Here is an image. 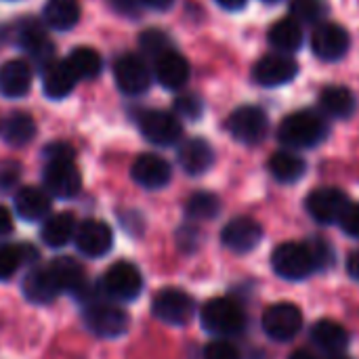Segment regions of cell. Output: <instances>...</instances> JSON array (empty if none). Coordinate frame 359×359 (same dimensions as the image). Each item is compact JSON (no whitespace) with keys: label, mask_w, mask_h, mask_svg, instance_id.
I'll return each mask as SVG.
<instances>
[{"label":"cell","mask_w":359,"mask_h":359,"mask_svg":"<svg viewBox=\"0 0 359 359\" xmlns=\"http://www.w3.org/2000/svg\"><path fill=\"white\" fill-rule=\"evenodd\" d=\"M320 105L332 118H349L355 111L358 101H355V95L347 86L334 84V86H326L322 90Z\"/></svg>","instance_id":"obj_29"},{"label":"cell","mask_w":359,"mask_h":359,"mask_svg":"<svg viewBox=\"0 0 359 359\" xmlns=\"http://www.w3.org/2000/svg\"><path fill=\"white\" fill-rule=\"evenodd\" d=\"M305 206H307V212L318 223L332 225V223H339L345 208L349 206V200H347L345 191H341L339 187H320V189L311 191Z\"/></svg>","instance_id":"obj_11"},{"label":"cell","mask_w":359,"mask_h":359,"mask_svg":"<svg viewBox=\"0 0 359 359\" xmlns=\"http://www.w3.org/2000/svg\"><path fill=\"white\" fill-rule=\"evenodd\" d=\"M151 311L160 322L168 326H185L194 318L196 305L187 292L179 288H166L156 294L151 303Z\"/></svg>","instance_id":"obj_7"},{"label":"cell","mask_w":359,"mask_h":359,"mask_svg":"<svg viewBox=\"0 0 359 359\" xmlns=\"http://www.w3.org/2000/svg\"><path fill=\"white\" fill-rule=\"evenodd\" d=\"M221 210V202L215 194L210 191H198L194 194L187 204H185V212L189 219L194 221H206V219H215Z\"/></svg>","instance_id":"obj_35"},{"label":"cell","mask_w":359,"mask_h":359,"mask_svg":"<svg viewBox=\"0 0 359 359\" xmlns=\"http://www.w3.org/2000/svg\"><path fill=\"white\" fill-rule=\"evenodd\" d=\"M175 111L187 120H198L204 114V103L198 95H181L175 101Z\"/></svg>","instance_id":"obj_38"},{"label":"cell","mask_w":359,"mask_h":359,"mask_svg":"<svg viewBox=\"0 0 359 359\" xmlns=\"http://www.w3.org/2000/svg\"><path fill=\"white\" fill-rule=\"evenodd\" d=\"M69 67L74 69L78 80H95L103 69L101 55L90 46H76L67 57Z\"/></svg>","instance_id":"obj_32"},{"label":"cell","mask_w":359,"mask_h":359,"mask_svg":"<svg viewBox=\"0 0 359 359\" xmlns=\"http://www.w3.org/2000/svg\"><path fill=\"white\" fill-rule=\"evenodd\" d=\"M139 128L149 143L164 145V147L175 145L183 135V126H181L179 118L170 111H164V109L143 111L139 116Z\"/></svg>","instance_id":"obj_9"},{"label":"cell","mask_w":359,"mask_h":359,"mask_svg":"<svg viewBox=\"0 0 359 359\" xmlns=\"http://www.w3.org/2000/svg\"><path fill=\"white\" fill-rule=\"evenodd\" d=\"M15 210L23 221H42L50 215V196L38 187H23L15 196Z\"/></svg>","instance_id":"obj_24"},{"label":"cell","mask_w":359,"mask_h":359,"mask_svg":"<svg viewBox=\"0 0 359 359\" xmlns=\"http://www.w3.org/2000/svg\"><path fill=\"white\" fill-rule=\"evenodd\" d=\"M311 341L326 353L339 355L341 351L347 349L349 345V334L347 330L334 322V320H320L313 328H311Z\"/></svg>","instance_id":"obj_28"},{"label":"cell","mask_w":359,"mask_h":359,"mask_svg":"<svg viewBox=\"0 0 359 359\" xmlns=\"http://www.w3.org/2000/svg\"><path fill=\"white\" fill-rule=\"evenodd\" d=\"M265 2H280V0H265Z\"/></svg>","instance_id":"obj_51"},{"label":"cell","mask_w":359,"mask_h":359,"mask_svg":"<svg viewBox=\"0 0 359 359\" xmlns=\"http://www.w3.org/2000/svg\"><path fill=\"white\" fill-rule=\"evenodd\" d=\"M76 248L88 257V259H99L111 250L114 244V233L107 223L97 221V219H86L84 223L78 225L76 236H74Z\"/></svg>","instance_id":"obj_12"},{"label":"cell","mask_w":359,"mask_h":359,"mask_svg":"<svg viewBox=\"0 0 359 359\" xmlns=\"http://www.w3.org/2000/svg\"><path fill=\"white\" fill-rule=\"evenodd\" d=\"M288 359H318L313 353H309V351H305V349H299V351H294L292 355Z\"/></svg>","instance_id":"obj_49"},{"label":"cell","mask_w":359,"mask_h":359,"mask_svg":"<svg viewBox=\"0 0 359 359\" xmlns=\"http://www.w3.org/2000/svg\"><path fill=\"white\" fill-rule=\"evenodd\" d=\"M349 32L339 23H322L313 32L311 48L324 61H339L349 50Z\"/></svg>","instance_id":"obj_13"},{"label":"cell","mask_w":359,"mask_h":359,"mask_svg":"<svg viewBox=\"0 0 359 359\" xmlns=\"http://www.w3.org/2000/svg\"><path fill=\"white\" fill-rule=\"evenodd\" d=\"M221 240L229 250L244 255L259 246V242L263 240V227L250 217H238L223 227Z\"/></svg>","instance_id":"obj_16"},{"label":"cell","mask_w":359,"mask_h":359,"mask_svg":"<svg viewBox=\"0 0 359 359\" xmlns=\"http://www.w3.org/2000/svg\"><path fill=\"white\" fill-rule=\"evenodd\" d=\"M143 288V278L137 265L128 261H118L114 263L101 278L99 290L114 301H135L141 294Z\"/></svg>","instance_id":"obj_5"},{"label":"cell","mask_w":359,"mask_h":359,"mask_svg":"<svg viewBox=\"0 0 359 359\" xmlns=\"http://www.w3.org/2000/svg\"><path fill=\"white\" fill-rule=\"evenodd\" d=\"M17 40L34 63L46 67L53 61V42L48 40L44 27L38 21L34 19L21 21L17 27Z\"/></svg>","instance_id":"obj_18"},{"label":"cell","mask_w":359,"mask_h":359,"mask_svg":"<svg viewBox=\"0 0 359 359\" xmlns=\"http://www.w3.org/2000/svg\"><path fill=\"white\" fill-rule=\"evenodd\" d=\"M269 128V120L261 107L255 105H242L227 118V130L229 135L246 145H255L265 139Z\"/></svg>","instance_id":"obj_6"},{"label":"cell","mask_w":359,"mask_h":359,"mask_svg":"<svg viewBox=\"0 0 359 359\" xmlns=\"http://www.w3.org/2000/svg\"><path fill=\"white\" fill-rule=\"evenodd\" d=\"M44 187L55 198H74L82 187V177L74 162H46L44 168Z\"/></svg>","instance_id":"obj_15"},{"label":"cell","mask_w":359,"mask_h":359,"mask_svg":"<svg viewBox=\"0 0 359 359\" xmlns=\"http://www.w3.org/2000/svg\"><path fill=\"white\" fill-rule=\"evenodd\" d=\"M19 181V164L4 162L0 164V189H11Z\"/></svg>","instance_id":"obj_43"},{"label":"cell","mask_w":359,"mask_h":359,"mask_svg":"<svg viewBox=\"0 0 359 359\" xmlns=\"http://www.w3.org/2000/svg\"><path fill=\"white\" fill-rule=\"evenodd\" d=\"M36 257L38 250L27 244H0V280H8L25 261H36Z\"/></svg>","instance_id":"obj_34"},{"label":"cell","mask_w":359,"mask_h":359,"mask_svg":"<svg viewBox=\"0 0 359 359\" xmlns=\"http://www.w3.org/2000/svg\"><path fill=\"white\" fill-rule=\"evenodd\" d=\"M42 19L50 29L67 32L80 21V4L78 0H48L42 8Z\"/></svg>","instance_id":"obj_26"},{"label":"cell","mask_w":359,"mask_h":359,"mask_svg":"<svg viewBox=\"0 0 359 359\" xmlns=\"http://www.w3.org/2000/svg\"><path fill=\"white\" fill-rule=\"evenodd\" d=\"M84 322L88 330L97 337L116 339L128 330V313L120 309L111 301H103L99 297H88L84 305Z\"/></svg>","instance_id":"obj_2"},{"label":"cell","mask_w":359,"mask_h":359,"mask_svg":"<svg viewBox=\"0 0 359 359\" xmlns=\"http://www.w3.org/2000/svg\"><path fill=\"white\" fill-rule=\"evenodd\" d=\"M271 267L280 278L290 282L305 280L316 271V263L309 252V246L299 242L280 244L271 255Z\"/></svg>","instance_id":"obj_4"},{"label":"cell","mask_w":359,"mask_h":359,"mask_svg":"<svg viewBox=\"0 0 359 359\" xmlns=\"http://www.w3.org/2000/svg\"><path fill=\"white\" fill-rule=\"evenodd\" d=\"M212 162H215V151L206 139L194 137L179 147V164L191 177L204 175L212 166Z\"/></svg>","instance_id":"obj_22"},{"label":"cell","mask_w":359,"mask_h":359,"mask_svg":"<svg viewBox=\"0 0 359 359\" xmlns=\"http://www.w3.org/2000/svg\"><path fill=\"white\" fill-rule=\"evenodd\" d=\"M328 135V124L326 120L309 109L294 111L286 116L280 124L278 139L292 149H307L320 145Z\"/></svg>","instance_id":"obj_1"},{"label":"cell","mask_w":359,"mask_h":359,"mask_svg":"<svg viewBox=\"0 0 359 359\" xmlns=\"http://www.w3.org/2000/svg\"><path fill=\"white\" fill-rule=\"evenodd\" d=\"M11 229H13V217H11V212L0 204V236L11 233Z\"/></svg>","instance_id":"obj_45"},{"label":"cell","mask_w":359,"mask_h":359,"mask_svg":"<svg viewBox=\"0 0 359 359\" xmlns=\"http://www.w3.org/2000/svg\"><path fill=\"white\" fill-rule=\"evenodd\" d=\"M2 137L8 145H27L34 137H36V122L32 116L23 114V111H15L11 114L4 124H2Z\"/></svg>","instance_id":"obj_33"},{"label":"cell","mask_w":359,"mask_h":359,"mask_svg":"<svg viewBox=\"0 0 359 359\" xmlns=\"http://www.w3.org/2000/svg\"><path fill=\"white\" fill-rule=\"evenodd\" d=\"M330 359H347V358H343V355L339 353V355H332V358H330Z\"/></svg>","instance_id":"obj_50"},{"label":"cell","mask_w":359,"mask_h":359,"mask_svg":"<svg viewBox=\"0 0 359 359\" xmlns=\"http://www.w3.org/2000/svg\"><path fill=\"white\" fill-rule=\"evenodd\" d=\"M154 74H156V80L164 88L179 90L187 84L191 69H189V61L172 48L160 55L158 59H154Z\"/></svg>","instance_id":"obj_19"},{"label":"cell","mask_w":359,"mask_h":359,"mask_svg":"<svg viewBox=\"0 0 359 359\" xmlns=\"http://www.w3.org/2000/svg\"><path fill=\"white\" fill-rule=\"evenodd\" d=\"M141 48L147 57H154L158 59L160 55L172 50V40L162 32V29H145L141 34Z\"/></svg>","instance_id":"obj_37"},{"label":"cell","mask_w":359,"mask_h":359,"mask_svg":"<svg viewBox=\"0 0 359 359\" xmlns=\"http://www.w3.org/2000/svg\"><path fill=\"white\" fill-rule=\"evenodd\" d=\"M328 6L324 0H292L290 13L299 23H318L326 15Z\"/></svg>","instance_id":"obj_36"},{"label":"cell","mask_w":359,"mask_h":359,"mask_svg":"<svg viewBox=\"0 0 359 359\" xmlns=\"http://www.w3.org/2000/svg\"><path fill=\"white\" fill-rule=\"evenodd\" d=\"M299 74V63L284 55H267L252 67V80L261 86H282L294 80Z\"/></svg>","instance_id":"obj_14"},{"label":"cell","mask_w":359,"mask_h":359,"mask_svg":"<svg viewBox=\"0 0 359 359\" xmlns=\"http://www.w3.org/2000/svg\"><path fill=\"white\" fill-rule=\"evenodd\" d=\"M76 82H78V78H76L74 69L69 67L67 59H63V61L53 59L42 72V90L48 99H55V101L65 99L74 90Z\"/></svg>","instance_id":"obj_21"},{"label":"cell","mask_w":359,"mask_h":359,"mask_svg":"<svg viewBox=\"0 0 359 359\" xmlns=\"http://www.w3.org/2000/svg\"><path fill=\"white\" fill-rule=\"evenodd\" d=\"M347 269H349V276L359 282V250H355V252L349 257V261H347Z\"/></svg>","instance_id":"obj_47"},{"label":"cell","mask_w":359,"mask_h":359,"mask_svg":"<svg viewBox=\"0 0 359 359\" xmlns=\"http://www.w3.org/2000/svg\"><path fill=\"white\" fill-rule=\"evenodd\" d=\"M339 225L347 236L359 240V204H349L345 208L343 217L339 219Z\"/></svg>","instance_id":"obj_42"},{"label":"cell","mask_w":359,"mask_h":359,"mask_svg":"<svg viewBox=\"0 0 359 359\" xmlns=\"http://www.w3.org/2000/svg\"><path fill=\"white\" fill-rule=\"evenodd\" d=\"M48 269L61 292H80L86 286L82 265L72 257H59L48 263Z\"/></svg>","instance_id":"obj_27"},{"label":"cell","mask_w":359,"mask_h":359,"mask_svg":"<svg viewBox=\"0 0 359 359\" xmlns=\"http://www.w3.org/2000/svg\"><path fill=\"white\" fill-rule=\"evenodd\" d=\"M309 246V252L313 257V263H316V269H326L328 265H332V248L326 240L322 238H313V242L307 244Z\"/></svg>","instance_id":"obj_40"},{"label":"cell","mask_w":359,"mask_h":359,"mask_svg":"<svg viewBox=\"0 0 359 359\" xmlns=\"http://www.w3.org/2000/svg\"><path fill=\"white\" fill-rule=\"evenodd\" d=\"M130 175L135 179L137 185L145 187V189H162L170 183V177H172V170H170V164L158 156V154H141L133 168H130Z\"/></svg>","instance_id":"obj_17"},{"label":"cell","mask_w":359,"mask_h":359,"mask_svg":"<svg viewBox=\"0 0 359 359\" xmlns=\"http://www.w3.org/2000/svg\"><path fill=\"white\" fill-rule=\"evenodd\" d=\"M269 42L273 48L282 50V53H294L301 48L303 44V29L301 23L290 19H282L278 23L271 25L269 29Z\"/></svg>","instance_id":"obj_31"},{"label":"cell","mask_w":359,"mask_h":359,"mask_svg":"<svg viewBox=\"0 0 359 359\" xmlns=\"http://www.w3.org/2000/svg\"><path fill=\"white\" fill-rule=\"evenodd\" d=\"M305 170H307L305 160L294 151H276L269 158V172L280 183H294L303 179Z\"/></svg>","instance_id":"obj_30"},{"label":"cell","mask_w":359,"mask_h":359,"mask_svg":"<svg viewBox=\"0 0 359 359\" xmlns=\"http://www.w3.org/2000/svg\"><path fill=\"white\" fill-rule=\"evenodd\" d=\"M111 4H114L116 11H120L122 15H128V17L139 15V11L143 8L141 0H111Z\"/></svg>","instance_id":"obj_44"},{"label":"cell","mask_w":359,"mask_h":359,"mask_svg":"<svg viewBox=\"0 0 359 359\" xmlns=\"http://www.w3.org/2000/svg\"><path fill=\"white\" fill-rule=\"evenodd\" d=\"M223 8H227V11H238V8H242V6H246V2L248 0H217Z\"/></svg>","instance_id":"obj_48"},{"label":"cell","mask_w":359,"mask_h":359,"mask_svg":"<svg viewBox=\"0 0 359 359\" xmlns=\"http://www.w3.org/2000/svg\"><path fill=\"white\" fill-rule=\"evenodd\" d=\"M204 359H242V355L233 343L219 339L204 347Z\"/></svg>","instance_id":"obj_39"},{"label":"cell","mask_w":359,"mask_h":359,"mask_svg":"<svg viewBox=\"0 0 359 359\" xmlns=\"http://www.w3.org/2000/svg\"><path fill=\"white\" fill-rule=\"evenodd\" d=\"M301 328H303V313L292 303L271 305L263 313V330L267 332L269 339H273L278 343L292 341L301 332Z\"/></svg>","instance_id":"obj_8"},{"label":"cell","mask_w":359,"mask_h":359,"mask_svg":"<svg viewBox=\"0 0 359 359\" xmlns=\"http://www.w3.org/2000/svg\"><path fill=\"white\" fill-rule=\"evenodd\" d=\"M175 4V0H141V6L154 8V11H166Z\"/></svg>","instance_id":"obj_46"},{"label":"cell","mask_w":359,"mask_h":359,"mask_svg":"<svg viewBox=\"0 0 359 359\" xmlns=\"http://www.w3.org/2000/svg\"><path fill=\"white\" fill-rule=\"evenodd\" d=\"M200 320H202L204 330H208L210 334H217V337L240 334L246 324V318H244V311L240 309V305L225 297L210 299L202 307Z\"/></svg>","instance_id":"obj_3"},{"label":"cell","mask_w":359,"mask_h":359,"mask_svg":"<svg viewBox=\"0 0 359 359\" xmlns=\"http://www.w3.org/2000/svg\"><path fill=\"white\" fill-rule=\"evenodd\" d=\"M44 158H46V162H74L76 151L72 145L57 141V143H50L44 147Z\"/></svg>","instance_id":"obj_41"},{"label":"cell","mask_w":359,"mask_h":359,"mask_svg":"<svg viewBox=\"0 0 359 359\" xmlns=\"http://www.w3.org/2000/svg\"><path fill=\"white\" fill-rule=\"evenodd\" d=\"M32 86V67L21 59H11L0 65V95L6 99H19L27 95Z\"/></svg>","instance_id":"obj_23"},{"label":"cell","mask_w":359,"mask_h":359,"mask_svg":"<svg viewBox=\"0 0 359 359\" xmlns=\"http://www.w3.org/2000/svg\"><path fill=\"white\" fill-rule=\"evenodd\" d=\"M76 229H78V223H76L74 215L72 212H59V215H50L44 219L42 229H40V238L46 246L61 248L74 240Z\"/></svg>","instance_id":"obj_25"},{"label":"cell","mask_w":359,"mask_h":359,"mask_svg":"<svg viewBox=\"0 0 359 359\" xmlns=\"http://www.w3.org/2000/svg\"><path fill=\"white\" fill-rule=\"evenodd\" d=\"M21 288H23L25 299L29 303H36V305H48V303H53L61 294V290H59V286H57L48 265L36 267V269L27 271V276L23 278Z\"/></svg>","instance_id":"obj_20"},{"label":"cell","mask_w":359,"mask_h":359,"mask_svg":"<svg viewBox=\"0 0 359 359\" xmlns=\"http://www.w3.org/2000/svg\"><path fill=\"white\" fill-rule=\"evenodd\" d=\"M114 78L118 88L126 95H141L151 84V72L147 63L135 53H124L116 59Z\"/></svg>","instance_id":"obj_10"}]
</instances>
